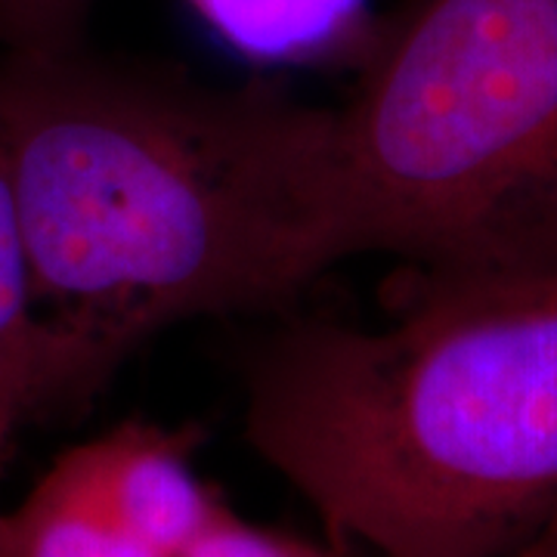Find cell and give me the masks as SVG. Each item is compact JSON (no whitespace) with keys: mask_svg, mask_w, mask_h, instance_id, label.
<instances>
[{"mask_svg":"<svg viewBox=\"0 0 557 557\" xmlns=\"http://www.w3.org/2000/svg\"><path fill=\"white\" fill-rule=\"evenodd\" d=\"M47 418L177 322L285 304L341 260L332 106L75 47L0 57Z\"/></svg>","mask_w":557,"mask_h":557,"instance_id":"1","label":"cell"},{"mask_svg":"<svg viewBox=\"0 0 557 557\" xmlns=\"http://www.w3.org/2000/svg\"><path fill=\"white\" fill-rule=\"evenodd\" d=\"M245 434L341 548L508 557L557 511V263L424 273L384 329H288Z\"/></svg>","mask_w":557,"mask_h":557,"instance_id":"2","label":"cell"},{"mask_svg":"<svg viewBox=\"0 0 557 557\" xmlns=\"http://www.w3.org/2000/svg\"><path fill=\"white\" fill-rule=\"evenodd\" d=\"M341 260L557 263V0H421L332 109Z\"/></svg>","mask_w":557,"mask_h":557,"instance_id":"3","label":"cell"},{"mask_svg":"<svg viewBox=\"0 0 557 557\" xmlns=\"http://www.w3.org/2000/svg\"><path fill=\"white\" fill-rule=\"evenodd\" d=\"M196 428L127 418L62 453L50 474L94 502L143 545L164 557H180L226 508L196 474Z\"/></svg>","mask_w":557,"mask_h":557,"instance_id":"4","label":"cell"},{"mask_svg":"<svg viewBox=\"0 0 557 557\" xmlns=\"http://www.w3.org/2000/svg\"><path fill=\"white\" fill-rule=\"evenodd\" d=\"M218 38L242 57L310 65L372 50L369 0H186Z\"/></svg>","mask_w":557,"mask_h":557,"instance_id":"5","label":"cell"},{"mask_svg":"<svg viewBox=\"0 0 557 557\" xmlns=\"http://www.w3.org/2000/svg\"><path fill=\"white\" fill-rule=\"evenodd\" d=\"M47 418L44 350L20 218L0 161V474L25 428Z\"/></svg>","mask_w":557,"mask_h":557,"instance_id":"6","label":"cell"},{"mask_svg":"<svg viewBox=\"0 0 557 557\" xmlns=\"http://www.w3.org/2000/svg\"><path fill=\"white\" fill-rule=\"evenodd\" d=\"M0 557H164L94 502L44 474L13 511H0Z\"/></svg>","mask_w":557,"mask_h":557,"instance_id":"7","label":"cell"},{"mask_svg":"<svg viewBox=\"0 0 557 557\" xmlns=\"http://www.w3.org/2000/svg\"><path fill=\"white\" fill-rule=\"evenodd\" d=\"M87 0H0V40L7 50L75 47Z\"/></svg>","mask_w":557,"mask_h":557,"instance_id":"8","label":"cell"},{"mask_svg":"<svg viewBox=\"0 0 557 557\" xmlns=\"http://www.w3.org/2000/svg\"><path fill=\"white\" fill-rule=\"evenodd\" d=\"M180 557H335L304 539L242 520L230 505Z\"/></svg>","mask_w":557,"mask_h":557,"instance_id":"9","label":"cell"},{"mask_svg":"<svg viewBox=\"0 0 557 557\" xmlns=\"http://www.w3.org/2000/svg\"><path fill=\"white\" fill-rule=\"evenodd\" d=\"M508 557H557V511L555 518L548 520L536 536L530 542H523L518 552H511Z\"/></svg>","mask_w":557,"mask_h":557,"instance_id":"10","label":"cell"}]
</instances>
